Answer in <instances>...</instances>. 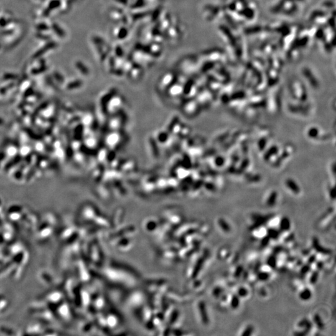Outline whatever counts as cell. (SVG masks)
I'll use <instances>...</instances> for the list:
<instances>
[{"label":"cell","instance_id":"obj_1","mask_svg":"<svg viewBox=\"0 0 336 336\" xmlns=\"http://www.w3.org/2000/svg\"><path fill=\"white\" fill-rule=\"evenodd\" d=\"M199 312H200V317L202 320V322L204 324H207L209 322V316L206 310L205 304L204 302H200L199 303Z\"/></svg>","mask_w":336,"mask_h":336},{"label":"cell","instance_id":"obj_2","mask_svg":"<svg viewBox=\"0 0 336 336\" xmlns=\"http://www.w3.org/2000/svg\"><path fill=\"white\" fill-rule=\"evenodd\" d=\"M313 247L319 253H322V254H324V255H328V254H329L331 253V251L328 249H326L324 247H323L322 246L320 245L319 243V241L317 239H314L313 241Z\"/></svg>","mask_w":336,"mask_h":336},{"label":"cell","instance_id":"obj_3","mask_svg":"<svg viewBox=\"0 0 336 336\" xmlns=\"http://www.w3.org/2000/svg\"><path fill=\"white\" fill-rule=\"evenodd\" d=\"M291 228V222L288 217H283L280 222V229L283 232L289 230Z\"/></svg>","mask_w":336,"mask_h":336},{"label":"cell","instance_id":"obj_4","mask_svg":"<svg viewBox=\"0 0 336 336\" xmlns=\"http://www.w3.org/2000/svg\"><path fill=\"white\" fill-rule=\"evenodd\" d=\"M299 298L303 301L309 300L312 297V292L309 288H305L299 293Z\"/></svg>","mask_w":336,"mask_h":336},{"label":"cell","instance_id":"obj_5","mask_svg":"<svg viewBox=\"0 0 336 336\" xmlns=\"http://www.w3.org/2000/svg\"><path fill=\"white\" fill-rule=\"evenodd\" d=\"M220 229L225 232H229L230 231V226L224 219H220L218 221Z\"/></svg>","mask_w":336,"mask_h":336},{"label":"cell","instance_id":"obj_6","mask_svg":"<svg viewBox=\"0 0 336 336\" xmlns=\"http://www.w3.org/2000/svg\"><path fill=\"white\" fill-rule=\"evenodd\" d=\"M267 234H268L267 235L269 237V238L273 240L278 239L280 235V232L275 229H269L268 230Z\"/></svg>","mask_w":336,"mask_h":336},{"label":"cell","instance_id":"obj_7","mask_svg":"<svg viewBox=\"0 0 336 336\" xmlns=\"http://www.w3.org/2000/svg\"><path fill=\"white\" fill-rule=\"evenodd\" d=\"M266 264L268 266H269L271 268H275L277 265V259L275 255H270L266 261Z\"/></svg>","mask_w":336,"mask_h":336},{"label":"cell","instance_id":"obj_8","mask_svg":"<svg viewBox=\"0 0 336 336\" xmlns=\"http://www.w3.org/2000/svg\"><path fill=\"white\" fill-rule=\"evenodd\" d=\"M314 322L316 324V326L318 327V329L322 330V329H323L324 328V324L323 322L322 319L319 316V314H316L314 316Z\"/></svg>","mask_w":336,"mask_h":336},{"label":"cell","instance_id":"obj_9","mask_svg":"<svg viewBox=\"0 0 336 336\" xmlns=\"http://www.w3.org/2000/svg\"><path fill=\"white\" fill-rule=\"evenodd\" d=\"M298 326L299 328H304V329H306L310 331L312 328V323L308 319H304L298 323Z\"/></svg>","mask_w":336,"mask_h":336},{"label":"cell","instance_id":"obj_10","mask_svg":"<svg viewBox=\"0 0 336 336\" xmlns=\"http://www.w3.org/2000/svg\"><path fill=\"white\" fill-rule=\"evenodd\" d=\"M239 305H240V299H239V296L236 294L233 295L230 301L231 308L234 309H236L239 307Z\"/></svg>","mask_w":336,"mask_h":336},{"label":"cell","instance_id":"obj_11","mask_svg":"<svg viewBox=\"0 0 336 336\" xmlns=\"http://www.w3.org/2000/svg\"><path fill=\"white\" fill-rule=\"evenodd\" d=\"M270 275L268 272L260 271L257 274V278L261 282H265L269 279Z\"/></svg>","mask_w":336,"mask_h":336},{"label":"cell","instance_id":"obj_12","mask_svg":"<svg viewBox=\"0 0 336 336\" xmlns=\"http://www.w3.org/2000/svg\"><path fill=\"white\" fill-rule=\"evenodd\" d=\"M319 278V272L318 271H314L311 275L309 278V283L311 284H315Z\"/></svg>","mask_w":336,"mask_h":336},{"label":"cell","instance_id":"obj_13","mask_svg":"<svg viewBox=\"0 0 336 336\" xmlns=\"http://www.w3.org/2000/svg\"><path fill=\"white\" fill-rule=\"evenodd\" d=\"M253 331H254V328H253V327L252 326H251V325L248 326L245 329V330L243 331V333L241 334V336H251V335L253 333Z\"/></svg>","mask_w":336,"mask_h":336},{"label":"cell","instance_id":"obj_14","mask_svg":"<svg viewBox=\"0 0 336 336\" xmlns=\"http://www.w3.org/2000/svg\"><path fill=\"white\" fill-rule=\"evenodd\" d=\"M248 293V291L246 288L245 287H240L238 290L237 295L240 297H245L247 296Z\"/></svg>","mask_w":336,"mask_h":336},{"label":"cell","instance_id":"obj_15","mask_svg":"<svg viewBox=\"0 0 336 336\" xmlns=\"http://www.w3.org/2000/svg\"><path fill=\"white\" fill-rule=\"evenodd\" d=\"M277 195L275 194H272L270 197L268 198V202H267V204L268 205L270 206H272L273 205L275 204V201H276V199H277Z\"/></svg>","mask_w":336,"mask_h":336},{"label":"cell","instance_id":"obj_16","mask_svg":"<svg viewBox=\"0 0 336 336\" xmlns=\"http://www.w3.org/2000/svg\"><path fill=\"white\" fill-rule=\"evenodd\" d=\"M270 239L269 238V237L268 235L265 236V237H263L261 240V242H260V244H261V246L262 247H266V246H268V245L270 243Z\"/></svg>","mask_w":336,"mask_h":336},{"label":"cell","instance_id":"obj_17","mask_svg":"<svg viewBox=\"0 0 336 336\" xmlns=\"http://www.w3.org/2000/svg\"><path fill=\"white\" fill-rule=\"evenodd\" d=\"M310 265L309 264H308V265H304V266H302L301 268V273L302 274V275H305L306 273H308L309 270H310Z\"/></svg>","mask_w":336,"mask_h":336},{"label":"cell","instance_id":"obj_18","mask_svg":"<svg viewBox=\"0 0 336 336\" xmlns=\"http://www.w3.org/2000/svg\"><path fill=\"white\" fill-rule=\"evenodd\" d=\"M243 271V268L242 266H239L236 270H235V273H234V276L235 278H239L241 276V275L242 274Z\"/></svg>","mask_w":336,"mask_h":336},{"label":"cell","instance_id":"obj_19","mask_svg":"<svg viewBox=\"0 0 336 336\" xmlns=\"http://www.w3.org/2000/svg\"><path fill=\"white\" fill-rule=\"evenodd\" d=\"M223 292V289L220 287H216L213 291V294L215 297H219Z\"/></svg>","mask_w":336,"mask_h":336},{"label":"cell","instance_id":"obj_20","mask_svg":"<svg viewBox=\"0 0 336 336\" xmlns=\"http://www.w3.org/2000/svg\"><path fill=\"white\" fill-rule=\"evenodd\" d=\"M316 258L315 255H313L311 256L309 258V259H308V264H309V265L313 264V263H314L316 261Z\"/></svg>","mask_w":336,"mask_h":336},{"label":"cell","instance_id":"obj_21","mask_svg":"<svg viewBox=\"0 0 336 336\" xmlns=\"http://www.w3.org/2000/svg\"><path fill=\"white\" fill-rule=\"evenodd\" d=\"M317 266H318V269L319 270H321L323 269V268L324 267V263L321 261H319L317 263Z\"/></svg>","mask_w":336,"mask_h":336}]
</instances>
